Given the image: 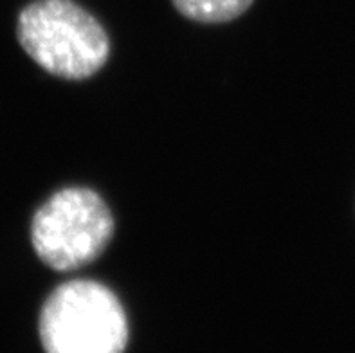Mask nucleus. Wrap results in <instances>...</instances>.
I'll return each mask as SVG.
<instances>
[{
    "label": "nucleus",
    "mask_w": 355,
    "mask_h": 353,
    "mask_svg": "<svg viewBox=\"0 0 355 353\" xmlns=\"http://www.w3.org/2000/svg\"><path fill=\"white\" fill-rule=\"evenodd\" d=\"M114 234L107 202L89 188L56 191L31 222L33 249L47 267L67 273L94 261Z\"/></svg>",
    "instance_id": "nucleus-3"
},
{
    "label": "nucleus",
    "mask_w": 355,
    "mask_h": 353,
    "mask_svg": "<svg viewBox=\"0 0 355 353\" xmlns=\"http://www.w3.org/2000/svg\"><path fill=\"white\" fill-rule=\"evenodd\" d=\"M17 36L29 58L63 80L90 78L110 54L103 26L72 0H36L24 8Z\"/></svg>",
    "instance_id": "nucleus-1"
},
{
    "label": "nucleus",
    "mask_w": 355,
    "mask_h": 353,
    "mask_svg": "<svg viewBox=\"0 0 355 353\" xmlns=\"http://www.w3.org/2000/svg\"><path fill=\"white\" fill-rule=\"evenodd\" d=\"M38 328L45 353H123L128 343L121 301L92 279L56 286L42 307Z\"/></svg>",
    "instance_id": "nucleus-2"
},
{
    "label": "nucleus",
    "mask_w": 355,
    "mask_h": 353,
    "mask_svg": "<svg viewBox=\"0 0 355 353\" xmlns=\"http://www.w3.org/2000/svg\"><path fill=\"white\" fill-rule=\"evenodd\" d=\"M177 11L189 20L222 24L239 18L251 8L252 0H171Z\"/></svg>",
    "instance_id": "nucleus-4"
}]
</instances>
